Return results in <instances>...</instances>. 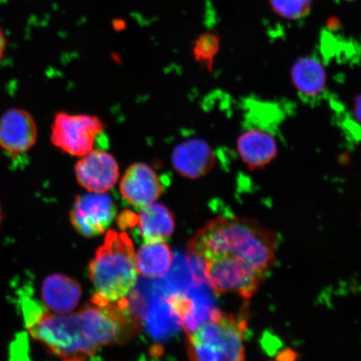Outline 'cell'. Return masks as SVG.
<instances>
[{
	"label": "cell",
	"mask_w": 361,
	"mask_h": 361,
	"mask_svg": "<svg viewBox=\"0 0 361 361\" xmlns=\"http://www.w3.org/2000/svg\"><path fill=\"white\" fill-rule=\"evenodd\" d=\"M278 238L258 221L219 216L209 221L188 243V252L201 262L230 255L245 259L269 273L276 262Z\"/></svg>",
	"instance_id": "cell-1"
},
{
	"label": "cell",
	"mask_w": 361,
	"mask_h": 361,
	"mask_svg": "<svg viewBox=\"0 0 361 361\" xmlns=\"http://www.w3.org/2000/svg\"><path fill=\"white\" fill-rule=\"evenodd\" d=\"M135 227L145 243L164 241L174 232V216L168 207L153 202L142 207L138 215L134 214L133 228Z\"/></svg>",
	"instance_id": "cell-15"
},
{
	"label": "cell",
	"mask_w": 361,
	"mask_h": 361,
	"mask_svg": "<svg viewBox=\"0 0 361 361\" xmlns=\"http://www.w3.org/2000/svg\"><path fill=\"white\" fill-rule=\"evenodd\" d=\"M164 190L159 175L144 162L130 165L121 180V195L130 204L141 209L157 201Z\"/></svg>",
	"instance_id": "cell-11"
},
{
	"label": "cell",
	"mask_w": 361,
	"mask_h": 361,
	"mask_svg": "<svg viewBox=\"0 0 361 361\" xmlns=\"http://www.w3.org/2000/svg\"><path fill=\"white\" fill-rule=\"evenodd\" d=\"M295 87L302 96L312 98L326 89V71L322 63L312 57H304L295 61L291 69Z\"/></svg>",
	"instance_id": "cell-17"
},
{
	"label": "cell",
	"mask_w": 361,
	"mask_h": 361,
	"mask_svg": "<svg viewBox=\"0 0 361 361\" xmlns=\"http://www.w3.org/2000/svg\"><path fill=\"white\" fill-rule=\"evenodd\" d=\"M202 263L207 284L216 295L234 293L250 299L267 275L250 262L235 256L215 257Z\"/></svg>",
	"instance_id": "cell-6"
},
{
	"label": "cell",
	"mask_w": 361,
	"mask_h": 361,
	"mask_svg": "<svg viewBox=\"0 0 361 361\" xmlns=\"http://www.w3.org/2000/svg\"><path fill=\"white\" fill-rule=\"evenodd\" d=\"M246 319L219 310L209 322L188 334V354L192 360H245Z\"/></svg>",
	"instance_id": "cell-4"
},
{
	"label": "cell",
	"mask_w": 361,
	"mask_h": 361,
	"mask_svg": "<svg viewBox=\"0 0 361 361\" xmlns=\"http://www.w3.org/2000/svg\"><path fill=\"white\" fill-rule=\"evenodd\" d=\"M274 13L284 20L303 19L312 8L314 0H269Z\"/></svg>",
	"instance_id": "cell-18"
},
{
	"label": "cell",
	"mask_w": 361,
	"mask_h": 361,
	"mask_svg": "<svg viewBox=\"0 0 361 361\" xmlns=\"http://www.w3.org/2000/svg\"><path fill=\"white\" fill-rule=\"evenodd\" d=\"M4 220V212L1 207V204H0V225H1Z\"/></svg>",
	"instance_id": "cell-23"
},
{
	"label": "cell",
	"mask_w": 361,
	"mask_h": 361,
	"mask_svg": "<svg viewBox=\"0 0 361 361\" xmlns=\"http://www.w3.org/2000/svg\"><path fill=\"white\" fill-rule=\"evenodd\" d=\"M75 174L80 186L88 192L105 193L118 180L119 165L110 152L96 148L79 157L75 166Z\"/></svg>",
	"instance_id": "cell-9"
},
{
	"label": "cell",
	"mask_w": 361,
	"mask_h": 361,
	"mask_svg": "<svg viewBox=\"0 0 361 361\" xmlns=\"http://www.w3.org/2000/svg\"><path fill=\"white\" fill-rule=\"evenodd\" d=\"M126 26L125 21L123 20H115L113 21V27L117 30H123Z\"/></svg>",
	"instance_id": "cell-22"
},
{
	"label": "cell",
	"mask_w": 361,
	"mask_h": 361,
	"mask_svg": "<svg viewBox=\"0 0 361 361\" xmlns=\"http://www.w3.org/2000/svg\"><path fill=\"white\" fill-rule=\"evenodd\" d=\"M137 274L132 240L125 233L110 230L90 264V278L96 290L93 299H124L137 283Z\"/></svg>",
	"instance_id": "cell-3"
},
{
	"label": "cell",
	"mask_w": 361,
	"mask_h": 361,
	"mask_svg": "<svg viewBox=\"0 0 361 361\" xmlns=\"http://www.w3.org/2000/svg\"><path fill=\"white\" fill-rule=\"evenodd\" d=\"M7 48V39L6 34H4V30L1 27H0V61L2 60L4 54H6Z\"/></svg>",
	"instance_id": "cell-20"
},
{
	"label": "cell",
	"mask_w": 361,
	"mask_h": 361,
	"mask_svg": "<svg viewBox=\"0 0 361 361\" xmlns=\"http://www.w3.org/2000/svg\"><path fill=\"white\" fill-rule=\"evenodd\" d=\"M220 37L218 34H202L195 40L193 47L194 57L207 67H212L220 49Z\"/></svg>",
	"instance_id": "cell-19"
},
{
	"label": "cell",
	"mask_w": 361,
	"mask_h": 361,
	"mask_svg": "<svg viewBox=\"0 0 361 361\" xmlns=\"http://www.w3.org/2000/svg\"><path fill=\"white\" fill-rule=\"evenodd\" d=\"M81 287L80 283L66 275L49 274L40 286L42 304L53 313H71L79 304Z\"/></svg>",
	"instance_id": "cell-13"
},
{
	"label": "cell",
	"mask_w": 361,
	"mask_h": 361,
	"mask_svg": "<svg viewBox=\"0 0 361 361\" xmlns=\"http://www.w3.org/2000/svg\"><path fill=\"white\" fill-rule=\"evenodd\" d=\"M116 214L115 203L106 192H90L76 197L71 222L81 235L96 237L110 227Z\"/></svg>",
	"instance_id": "cell-8"
},
{
	"label": "cell",
	"mask_w": 361,
	"mask_h": 361,
	"mask_svg": "<svg viewBox=\"0 0 361 361\" xmlns=\"http://www.w3.org/2000/svg\"><path fill=\"white\" fill-rule=\"evenodd\" d=\"M171 161L180 175L197 179L209 173L214 168L215 155L207 142L197 138L189 139L174 148Z\"/></svg>",
	"instance_id": "cell-12"
},
{
	"label": "cell",
	"mask_w": 361,
	"mask_h": 361,
	"mask_svg": "<svg viewBox=\"0 0 361 361\" xmlns=\"http://www.w3.org/2000/svg\"><path fill=\"white\" fill-rule=\"evenodd\" d=\"M87 340L97 349L123 345L137 335L139 322L125 299L106 302L92 299V305L78 311Z\"/></svg>",
	"instance_id": "cell-5"
},
{
	"label": "cell",
	"mask_w": 361,
	"mask_h": 361,
	"mask_svg": "<svg viewBox=\"0 0 361 361\" xmlns=\"http://www.w3.org/2000/svg\"><path fill=\"white\" fill-rule=\"evenodd\" d=\"M354 113L355 118L361 123V94L356 97L354 104Z\"/></svg>",
	"instance_id": "cell-21"
},
{
	"label": "cell",
	"mask_w": 361,
	"mask_h": 361,
	"mask_svg": "<svg viewBox=\"0 0 361 361\" xmlns=\"http://www.w3.org/2000/svg\"><path fill=\"white\" fill-rule=\"evenodd\" d=\"M20 308L29 335L49 354L63 360L80 361L93 357L99 350L85 337L78 312H51L32 297L20 298Z\"/></svg>",
	"instance_id": "cell-2"
},
{
	"label": "cell",
	"mask_w": 361,
	"mask_h": 361,
	"mask_svg": "<svg viewBox=\"0 0 361 361\" xmlns=\"http://www.w3.org/2000/svg\"><path fill=\"white\" fill-rule=\"evenodd\" d=\"M237 145L242 161L252 171L264 168L278 155L276 140L263 130H246L239 137Z\"/></svg>",
	"instance_id": "cell-14"
},
{
	"label": "cell",
	"mask_w": 361,
	"mask_h": 361,
	"mask_svg": "<svg viewBox=\"0 0 361 361\" xmlns=\"http://www.w3.org/2000/svg\"><path fill=\"white\" fill-rule=\"evenodd\" d=\"M173 261V252L164 241L146 242L135 254L137 272L147 278L165 276Z\"/></svg>",
	"instance_id": "cell-16"
},
{
	"label": "cell",
	"mask_w": 361,
	"mask_h": 361,
	"mask_svg": "<svg viewBox=\"0 0 361 361\" xmlns=\"http://www.w3.org/2000/svg\"><path fill=\"white\" fill-rule=\"evenodd\" d=\"M105 125L98 116L59 112L54 117L51 141L66 154L80 157L96 149Z\"/></svg>",
	"instance_id": "cell-7"
},
{
	"label": "cell",
	"mask_w": 361,
	"mask_h": 361,
	"mask_svg": "<svg viewBox=\"0 0 361 361\" xmlns=\"http://www.w3.org/2000/svg\"><path fill=\"white\" fill-rule=\"evenodd\" d=\"M37 139V125L29 111L12 108L0 117V147L8 154H25Z\"/></svg>",
	"instance_id": "cell-10"
}]
</instances>
